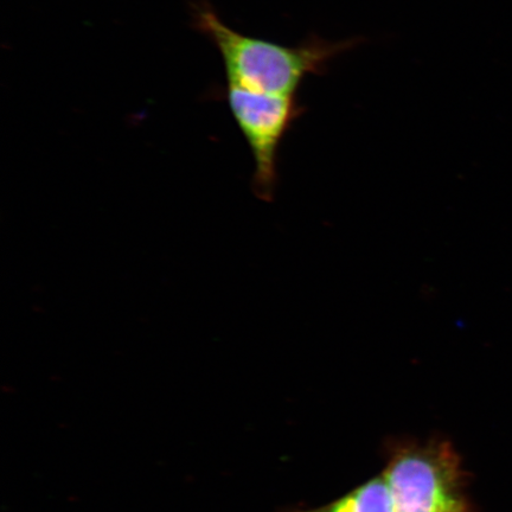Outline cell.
<instances>
[{
	"label": "cell",
	"instance_id": "6da1fadb",
	"mask_svg": "<svg viewBox=\"0 0 512 512\" xmlns=\"http://www.w3.org/2000/svg\"><path fill=\"white\" fill-rule=\"evenodd\" d=\"M196 23L220 51L227 86L259 93L296 95L307 75L322 72L331 57L348 46L325 42L281 46L228 27L208 6L197 11Z\"/></svg>",
	"mask_w": 512,
	"mask_h": 512
},
{
	"label": "cell",
	"instance_id": "7a4b0ae2",
	"mask_svg": "<svg viewBox=\"0 0 512 512\" xmlns=\"http://www.w3.org/2000/svg\"><path fill=\"white\" fill-rule=\"evenodd\" d=\"M382 475L394 512H479L466 492L462 457L446 439L390 444Z\"/></svg>",
	"mask_w": 512,
	"mask_h": 512
},
{
	"label": "cell",
	"instance_id": "3957f363",
	"mask_svg": "<svg viewBox=\"0 0 512 512\" xmlns=\"http://www.w3.org/2000/svg\"><path fill=\"white\" fill-rule=\"evenodd\" d=\"M227 100L230 112L252 152L255 195L261 201L272 202L278 188L279 147L302 112L296 96L227 86Z\"/></svg>",
	"mask_w": 512,
	"mask_h": 512
},
{
	"label": "cell",
	"instance_id": "277c9868",
	"mask_svg": "<svg viewBox=\"0 0 512 512\" xmlns=\"http://www.w3.org/2000/svg\"><path fill=\"white\" fill-rule=\"evenodd\" d=\"M297 512H394L392 495L382 473L323 507Z\"/></svg>",
	"mask_w": 512,
	"mask_h": 512
}]
</instances>
